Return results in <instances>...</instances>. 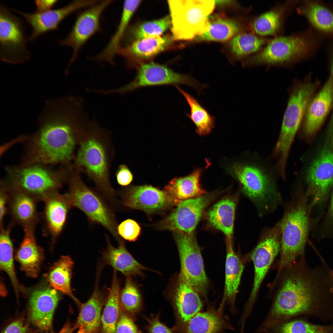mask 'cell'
<instances>
[{
    "label": "cell",
    "instance_id": "1",
    "mask_svg": "<svg viewBox=\"0 0 333 333\" xmlns=\"http://www.w3.org/2000/svg\"><path fill=\"white\" fill-rule=\"evenodd\" d=\"M309 266L304 255L284 268L272 284L274 294L270 309L260 325L266 331L301 316L333 323V270L322 259Z\"/></svg>",
    "mask_w": 333,
    "mask_h": 333
},
{
    "label": "cell",
    "instance_id": "2",
    "mask_svg": "<svg viewBox=\"0 0 333 333\" xmlns=\"http://www.w3.org/2000/svg\"><path fill=\"white\" fill-rule=\"evenodd\" d=\"M81 99L69 96L47 101L36 131L28 138L20 164H66L71 159L76 133L88 116Z\"/></svg>",
    "mask_w": 333,
    "mask_h": 333
},
{
    "label": "cell",
    "instance_id": "3",
    "mask_svg": "<svg viewBox=\"0 0 333 333\" xmlns=\"http://www.w3.org/2000/svg\"><path fill=\"white\" fill-rule=\"evenodd\" d=\"M328 39L309 26L300 32L273 37L259 51L249 57L248 64L291 66L312 58Z\"/></svg>",
    "mask_w": 333,
    "mask_h": 333
},
{
    "label": "cell",
    "instance_id": "4",
    "mask_svg": "<svg viewBox=\"0 0 333 333\" xmlns=\"http://www.w3.org/2000/svg\"><path fill=\"white\" fill-rule=\"evenodd\" d=\"M5 171L6 177L1 183L43 202L59 192L68 177L66 169H54L41 163L7 166Z\"/></svg>",
    "mask_w": 333,
    "mask_h": 333
},
{
    "label": "cell",
    "instance_id": "5",
    "mask_svg": "<svg viewBox=\"0 0 333 333\" xmlns=\"http://www.w3.org/2000/svg\"><path fill=\"white\" fill-rule=\"evenodd\" d=\"M308 212L306 196L295 195L286 208L279 222L282 238L277 274L304 255L309 228Z\"/></svg>",
    "mask_w": 333,
    "mask_h": 333
},
{
    "label": "cell",
    "instance_id": "6",
    "mask_svg": "<svg viewBox=\"0 0 333 333\" xmlns=\"http://www.w3.org/2000/svg\"><path fill=\"white\" fill-rule=\"evenodd\" d=\"M320 85L318 80L308 78L296 84L290 95L281 132L274 149L278 162L287 163L295 134L303 120L308 105Z\"/></svg>",
    "mask_w": 333,
    "mask_h": 333
},
{
    "label": "cell",
    "instance_id": "7",
    "mask_svg": "<svg viewBox=\"0 0 333 333\" xmlns=\"http://www.w3.org/2000/svg\"><path fill=\"white\" fill-rule=\"evenodd\" d=\"M168 2L173 39H192L207 30L209 15L216 5L215 0H170Z\"/></svg>",
    "mask_w": 333,
    "mask_h": 333
},
{
    "label": "cell",
    "instance_id": "8",
    "mask_svg": "<svg viewBox=\"0 0 333 333\" xmlns=\"http://www.w3.org/2000/svg\"><path fill=\"white\" fill-rule=\"evenodd\" d=\"M231 171L261 215L273 211L281 202V195L272 180L259 167L253 165L234 164Z\"/></svg>",
    "mask_w": 333,
    "mask_h": 333
},
{
    "label": "cell",
    "instance_id": "9",
    "mask_svg": "<svg viewBox=\"0 0 333 333\" xmlns=\"http://www.w3.org/2000/svg\"><path fill=\"white\" fill-rule=\"evenodd\" d=\"M4 4H0V60L13 65L29 61L31 53L22 19Z\"/></svg>",
    "mask_w": 333,
    "mask_h": 333
},
{
    "label": "cell",
    "instance_id": "10",
    "mask_svg": "<svg viewBox=\"0 0 333 333\" xmlns=\"http://www.w3.org/2000/svg\"><path fill=\"white\" fill-rule=\"evenodd\" d=\"M281 229L279 222L262 233L256 246L249 256L254 267V278L252 290L243 312L249 316L257 300L262 283L274 259L280 252Z\"/></svg>",
    "mask_w": 333,
    "mask_h": 333
},
{
    "label": "cell",
    "instance_id": "11",
    "mask_svg": "<svg viewBox=\"0 0 333 333\" xmlns=\"http://www.w3.org/2000/svg\"><path fill=\"white\" fill-rule=\"evenodd\" d=\"M306 194L312 199V206L326 199L333 187V127L328 126L322 148L307 171Z\"/></svg>",
    "mask_w": 333,
    "mask_h": 333
},
{
    "label": "cell",
    "instance_id": "12",
    "mask_svg": "<svg viewBox=\"0 0 333 333\" xmlns=\"http://www.w3.org/2000/svg\"><path fill=\"white\" fill-rule=\"evenodd\" d=\"M181 84L192 88L199 94L208 86L190 75L175 72L164 65L151 62L141 65L135 78L129 84L118 88L105 90V93L122 94L144 87Z\"/></svg>",
    "mask_w": 333,
    "mask_h": 333
},
{
    "label": "cell",
    "instance_id": "13",
    "mask_svg": "<svg viewBox=\"0 0 333 333\" xmlns=\"http://www.w3.org/2000/svg\"><path fill=\"white\" fill-rule=\"evenodd\" d=\"M65 195L71 207L81 210L90 220L103 226L118 239L117 224L112 212L78 176L71 177L68 192Z\"/></svg>",
    "mask_w": 333,
    "mask_h": 333
},
{
    "label": "cell",
    "instance_id": "14",
    "mask_svg": "<svg viewBox=\"0 0 333 333\" xmlns=\"http://www.w3.org/2000/svg\"><path fill=\"white\" fill-rule=\"evenodd\" d=\"M175 239L180 263L179 274L194 289L206 297L209 282L204 270L200 249L193 233L177 232Z\"/></svg>",
    "mask_w": 333,
    "mask_h": 333
},
{
    "label": "cell",
    "instance_id": "15",
    "mask_svg": "<svg viewBox=\"0 0 333 333\" xmlns=\"http://www.w3.org/2000/svg\"><path fill=\"white\" fill-rule=\"evenodd\" d=\"M114 1H99L88 7L78 15L71 31L63 39H59V44L70 47L72 53L66 72L76 60L80 50L94 35L101 29V18L105 10Z\"/></svg>",
    "mask_w": 333,
    "mask_h": 333
},
{
    "label": "cell",
    "instance_id": "16",
    "mask_svg": "<svg viewBox=\"0 0 333 333\" xmlns=\"http://www.w3.org/2000/svg\"><path fill=\"white\" fill-rule=\"evenodd\" d=\"M75 162L107 196L110 198L114 196V193L109 179L106 153L98 139L91 137L81 142Z\"/></svg>",
    "mask_w": 333,
    "mask_h": 333
},
{
    "label": "cell",
    "instance_id": "17",
    "mask_svg": "<svg viewBox=\"0 0 333 333\" xmlns=\"http://www.w3.org/2000/svg\"><path fill=\"white\" fill-rule=\"evenodd\" d=\"M99 1H73L59 9L41 12H27L15 8L12 10L22 17L31 27V31L28 40L32 42L49 31L58 30L61 23L70 15L79 10L91 6Z\"/></svg>",
    "mask_w": 333,
    "mask_h": 333
},
{
    "label": "cell",
    "instance_id": "18",
    "mask_svg": "<svg viewBox=\"0 0 333 333\" xmlns=\"http://www.w3.org/2000/svg\"><path fill=\"white\" fill-rule=\"evenodd\" d=\"M210 195L185 200L162 222L166 229L191 234L196 228L205 208L212 200Z\"/></svg>",
    "mask_w": 333,
    "mask_h": 333
},
{
    "label": "cell",
    "instance_id": "19",
    "mask_svg": "<svg viewBox=\"0 0 333 333\" xmlns=\"http://www.w3.org/2000/svg\"><path fill=\"white\" fill-rule=\"evenodd\" d=\"M300 1L278 2L266 11L252 17L249 23L250 32L266 37L283 35L286 20Z\"/></svg>",
    "mask_w": 333,
    "mask_h": 333
},
{
    "label": "cell",
    "instance_id": "20",
    "mask_svg": "<svg viewBox=\"0 0 333 333\" xmlns=\"http://www.w3.org/2000/svg\"><path fill=\"white\" fill-rule=\"evenodd\" d=\"M60 298L58 291L49 285L40 286L32 290L28 303L30 319L32 323L42 331L49 330Z\"/></svg>",
    "mask_w": 333,
    "mask_h": 333
},
{
    "label": "cell",
    "instance_id": "21",
    "mask_svg": "<svg viewBox=\"0 0 333 333\" xmlns=\"http://www.w3.org/2000/svg\"><path fill=\"white\" fill-rule=\"evenodd\" d=\"M173 302L176 319L177 333H185L192 318L201 311L203 303L199 294L179 274Z\"/></svg>",
    "mask_w": 333,
    "mask_h": 333
},
{
    "label": "cell",
    "instance_id": "22",
    "mask_svg": "<svg viewBox=\"0 0 333 333\" xmlns=\"http://www.w3.org/2000/svg\"><path fill=\"white\" fill-rule=\"evenodd\" d=\"M333 108V80L329 77L310 101L303 120V131L308 137L314 136Z\"/></svg>",
    "mask_w": 333,
    "mask_h": 333
},
{
    "label": "cell",
    "instance_id": "23",
    "mask_svg": "<svg viewBox=\"0 0 333 333\" xmlns=\"http://www.w3.org/2000/svg\"><path fill=\"white\" fill-rule=\"evenodd\" d=\"M8 195L7 213L12 223L18 224L23 230H34L39 221L38 212V201L30 195L22 191L6 187Z\"/></svg>",
    "mask_w": 333,
    "mask_h": 333
},
{
    "label": "cell",
    "instance_id": "24",
    "mask_svg": "<svg viewBox=\"0 0 333 333\" xmlns=\"http://www.w3.org/2000/svg\"><path fill=\"white\" fill-rule=\"evenodd\" d=\"M123 204L131 208L153 212L173 204L167 193L150 185L130 187L122 195Z\"/></svg>",
    "mask_w": 333,
    "mask_h": 333
},
{
    "label": "cell",
    "instance_id": "25",
    "mask_svg": "<svg viewBox=\"0 0 333 333\" xmlns=\"http://www.w3.org/2000/svg\"><path fill=\"white\" fill-rule=\"evenodd\" d=\"M295 10L306 18L309 27L328 39L333 38V3L322 0H301Z\"/></svg>",
    "mask_w": 333,
    "mask_h": 333
},
{
    "label": "cell",
    "instance_id": "26",
    "mask_svg": "<svg viewBox=\"0 0 333 333\" xmlns=\"http://www.w3.org/2000/svg\"><path fill=\"white\" fill-rule=\"evenodd\" d=\"M44 202V220L53 247L64 228L68 210L71 207L65 194L59 192L50 196Z\"/></svg>",
    "mask_w": 333,
    "mask_h": 333
},
{
    "label": "cell",
    "instance_id": "27",
    "mask_svg": "<svg viewBox=\"0 0 333 333\" xmlns=\"http://www.w3.org/2000/svg\"><path fill=\"white\" fill-rule=\"evenodd\" d=\"M22 241L18 249L15 258L20 269L31 278L37 277L44 259V251L37 243L35 230H24Z\"/></svg>",
    "mask_w": 333,
    "mask_h": 333
},
{
    "label": "cell",
    "instance_id": "28",
    "mask_svg": "<svg viewBox=\"0 0 333 333\" xmlns=\"http://www.w3.org/2000/svg\"><path fill=\"white\" fill-rule=\"evenodd\" d=\"M224 306L208 307L207 310L197 313L191 320L185 333H224L234 329L228 316L224 313Z\"/></svg>",
    "mask_w": 333,
    "mask_h": 333
},
{
    "label": "cell",
    "instance_id": "29",
    "mask_svg": "<svg viewBox=\"0 0 333 333\" xmlns=\"http://www.w3.org/2000/svg\"><path fill=\"white\" fill-rule=\"evenodd\" d=\"M232 241L227 240L224 293L221 304L227 302L232 314H236L235 307L236 297L244 269L242 260L234 251Z\"/></svg>",
    "mask_w": 333,
    "mask_h": 333
},
{
    "label": "cell",
    "instance_id": "30",
    "mask_svg": "<svg viewBox=\"0 0 333 333\" xmlns=\"http://www.w3.org/2000/svg\"><path fill=\"white\" fill-rule=\"evenodd\" d=\"M202 172V170L197 169L187 176L174 178L165 186L164 191L173 204L177 205L185 200L206 194L199 183Z\"/></svg>",
    "mask_w": 333,
    "mask_h": 333
},
{
    "label": "cell",
    "instance_id": "31",
    "mask_svg": "<svg viewBox=\"0 0 333 333\" xmlns=\"http://www.w3.org/2000/svg\"><path fill=\"white\" fill-rule=\"evenodd\" d=\"M102 255L104 261L106 264L128 277L140 274L143 270L146 269L133 257L121 241L118 247L116 248L108 240L107 249Z\"/></svg>",
    "mask_w": 333,
    "mask_h": 333
},
{
    "label": "cell",
    "instance_id": "32",
    "mask_svg": "<svg viewBox=\"0 0 333 333\" xmlns=\"http://www.w3.org/2000/svg\"><path fill=\"white\" fill-rule=\"evenodd\" d=\"M105 301L104 292L96 287L89 299L80 306L75 325L76 328L82 327L88 333H96L101 322V311Z\"/></svg>",
    "mask_w": 333,
    "mask_h": 333
},
{
    "label": "cell",
    "instance_id": "33",
    "mask_svg": "<svg viewBox=\"0 0 333 333\" xmlns=\"http://www.w3.org/2000/svg\"><path fill=\"white\" fill-rule=\"evenodd\" d=\"M74 264L69 256H62L50 267L46 277L50 286L69 296L80 306L81 304L74 295L71 287Z\"/></svg>",
    "mask_w": 333,
    "mask_h": 333
},
{
    "label": "cell",
    "instance_id": "34",
    "mask_svg": "<svg viewBox=\"0 0 333 333\" xmlns=\"http://www.w3.org/2000/svg\"><path fill=\"white\" fill-rule=\"evenodd\" d=\"M236 206L235 201L226 198L216 204L207 214L209 224L223 232L229 240L232 241L233 235Z\"/></svg>",
    "mask_w": 333,
    "mask_h": 333
},
{
    "label": "cell",
    "instance_id": "35",
    "mask_svg": "<svg viewBox=\"0 0 333 333\" xmlns=\"http://www.w3.org/2000/svg\"><path fill=\"white\" fill-rule=\"evenodd\" d=\"M10 223L8 227L0 228V267L9 276L15 294H26V289L19 283L15 273L13 258V246L10 237Z\"/></svg>",
    "mask_w": 333,
    "mask_h": 333
},
{
    "label": "cell",
    "instance_id": "36",
    "mask_svg": "<svg viewBox=\"0 0 333 333\" xmlns=\"http://www.w3.org/2000/svg\"><path fill=\"white\" fill-rule=\"evenodd\" d=\"M172 39L166 36L147 38L138 39L127 48L121 47L117 54L128 56L134 55L142 59H148L164 50L172 42Z\"/></svg>",
    "mask_w": 333,
    "mask_h": 333
},
{
    "label": "cell",
    "instance_id": "37",
    "mask_svg": "<svg viewBox=\"0 0 333 333\" xmlns=\"http://www.w3.org/2000/svg\"><path fill=\"white\" fill-rule=\"evenodd\" d=\"M114 270L113 280L101 317L102 333H116L121 306L120 286Z\"/></svg>",
    "mask_w": 333,
    "mask_h": 333
},
{
    "label": "cell",
    "instance_id": "38",
    "mask_svg": "<svg viewBox=\"0 0 333 333\" xmlns=\"http://www.w3.org/2000/svg\"><path fill=\"white\" fill-rule=\"evenodd\" d=\"M175 86L189 105L190 113H186V114L195 125L197 133L200 135L209 133L214 127L215 117L211 115L193 96L177 85Z\"/></svg>",
    "mask_w": 333,
    "mask_h": 333
},
{
    "label": "cell",
    "instance_id": "39",
    "mask_svg": "<svg viewBox=\"0 0 333 333\" xmlns=\"http://www.w3.org/2000/svg\"><path fill=\"white\" fill-rule=\"evenodd\" d=\"M266 333H333V323L319 325L306 318H294L278 324Z\"/></svg>",
    "mask_w": 333,
    "mask_h": 333
},
{
    "label": "cell",
    "instance_id": "40",
    "mask_svg": "<svg viewBox=\"0 0 333 333\" xmlns=\"http://www.w3.org/2000/svg\"><path fill=\"white\" fill-rule=\"evenodd\" d=\"M271 38L261 36L251 32L240 33L231 41L232 52L239 57L251 56L259 51Z\"/></svg>",
    "mask_w": 333,
    "mask_h": 333
},
{
    "label": "cell",
    "instance_id": "41",
    "mask_svg": "<svg viewBox=\"0 0 333 333\" xmlns=\"http://www.w3.org/2000/svg\"><path fill=\"white\" fill-rule=\"evenodd\" d=\"M240 30L236 22L229 19L219 18L210 21L207 30L195 38L197 41H225L238 34Z\"/></svg>",
    "mask_w": 333,
    "mask_h": 333
},
{
    "label": "cell",
    "instance_id": "42",
    "mask_svg": "<svg viewBox=\"0 0 333 333\" xmlns=\"http://www.w3.org/2000/svg\"><path fill=\"white\" fill-rule=\"evenodd\" d=\"M132 17L131 14L128 12H124L122 13L117 29L108 44L101 53L91 57V59L107 62L112 65L115 64L114 57L120 47V41Z\"/></svg>",
    "mask_w": 333,
    "mask_h": 333
},
{
    "label": "cell",
    "instance_id": "43",
    "mask_svg": "<svg viewBox=\"0 0 333 333\" xmlns=\"http://www.w3.org/2000/svg\"><path fill=\"white\" fill-rule=\"evenodd\" d=\"M120 299L121 305L128 312L135 314L140 311L142 306L141 297L130 277L126 278L124 287L120 291Z\"/></svg>",
    "mask_w": 333,
    "mask_h": 333
},
{
    "label": "cell",
    "instance_id": "44",
    "mask_svg": "<svg viewBox=\"0 0 333 333\" xmlns=\"http://www.w3.org/2000/svg\"><path fill=\"white\" fill-rule=\"evenodd\" d=\"M171 22L170 15L161 19L146 22L140 25L134 32L138 39L161 36L171 27Z\"/></svg>",
    "mask_w": 333,
    "mask_h": 333
},
{
    "label": "cell",
    "instance_id": "45",
    "mask_svg": "<svg viewBox=\"0 0 333 333\" xmlns=\"http://www.w3.org/2000/svg\"><path fill=\"white\" fill-rule=\"evenodd\" d=\"M141 230L139 224L131 219L122 222L117 228L118 234L123 238L129 241L136 240L140 234Z\"/></svg>",
    "mask_w": 333,
    "mask_h": 333
},
{
    "label": "cell",
    "instance_id": "46",
    "mask_svg": "<svg viewBox=\"0 0 333 333\" xmlns=\"http://www.w3.org/2000/svg\"><path fill=\"white\" fill-rule=\"evenodd\" d=\"M116 333H141L133 320L122 312H120L117 324Z\"/></svg>",
    "mask_w": 333,
    "mask_h": 333
},
{
    "label": "cell",
    "instance_id": "47",
    "mask_svg": "<svg viewBox=\"0 0 333 333\" xmlns=\"http://www.w3.org/2000/svg\"><path fill=\"white\" fill-rule=\"evenodd\" d=\"M159 314L150 318H146L148 324L146 329L148 333H173L175 329V327L170 328L161 322L159 320Z\"/></svg>",
    "mask_w": 333,
    "mask_h": 333
},
{
    "label": "cell",
    "instance_id": "48",
    "mask_svg": "<svg viewBox=\"0 0 333 333\" xmlns=\"http://www.w3.org/2000/svg\"><path fill=\"white\" fill-rule=\"evenodd\" d=\"M2 333H37L23 320L17 319L8 325Z\"/></svg>",
    "mask_w": 333,
    "mask_h": 333
},
{
    "label": "cell",
    "instance_id": "49",
    "mask_svg": "<svg viewBox=\"0 0 333 333\" xmlns=\"http://www.w3.org/2000/svg\"><path fill=\"white\" fill-rule=\"evenodd\" d=\"M117 182L122 186L130 184L133 179V175L128 168L125 165H120L116 173Z\"/></svg>",
    "mask_w": 333,
    "mask_h": 333
},
{
    "label": "cell",
    "instance_id": "50",
    "mask_svg": "<svg viewBox=\"0 0 333 333\" xmlns=\"http://www.w3.org/2000/svg\"><path fill=\"white\" fill-rule=\"evenodd\" d=\"M8 195L6 188L1 185L0 191V227H3V220L7 213Z\"/></svg>",
    "mask_w": 333,
    "mask_h": 333
},
{
    "label": "cell",
    "instance_id": "51",
    "mask_svg": "<svg viewBox=\"0 0 333 333\" xmlns=\"http://www.w3.org/2000/svg\"><path fill=\"white\" fill-rule=\"evenodd\" d=\"M58 0H36L35 1L36 6L35 12H41L52 9L58 2Z\"/></svg>",
    "mask_w": 333,
    "mask_h": 333
},
{
    "label": "cell",
    "instance_id": "52",
    "mask_svg": "<svg viewBox=\"0 0 333 333\" xmlns=\"http://www.w3.org/2000/svg\"><path fill=\"white\" fill-rule=\"evenodd\" d=\"M328 67L330 72V75L333 80V55L331 56L328 59ZM330 122L333 123V108L330 120Z\"/></svg>",
    "mask_w": 333,
    "mask_h": 333
},
{
    "label": "cell",
    "instance_id": "53",
    "mask_svg": "<svg viewBox=\"0 0 333 333\" xmlns=\"http://www.w3.org/2000/svg\"><path fill=\"white\" fill-rule=\"evenodd\" d=\"M76 328L75 325L72 326L70 323L68 322L65 324L58 333H72L73 331Z\"/></svg>",
    "mask_w": 333,
    "mask_h": 333
},
{
    "label": "cell",
    "instance_id": "54",
    "mask_svg": "<svg viewBox=\"0 0 333 333\" xmlns=\"http://www.w3.org/2000/svg\"><path fill=\"white\" fill-rule=\"evenodd\" d=\"M328 216L331 220L333 221V192L328 211Z\"/></svg>",
    "mask_w": 333,
    "mask_h": 333
},
{
    "label": "cell",
    "instance_id": "55",
    "mask_svg": "<svg viewBox=\"0 0 333 333\" xmlns=\"http://www.w3.org/2000/svg\"><path fill=\"white\" fill-rule=\"evenodd\" d=\"M0 282V294L2 297H5L7 294V291L4 283L1 281Z\"/></svg>",
    "mask_w": 333,
    "mask_h": 333
},
{
    "label": "cell",
    "instance_id": "56",
    "mask_svg": "<svg viewBox=\"0 0 333 333\" xmlns=\"http://www.w3.org/2000/svg\"><path fill=\"white\" fill-rule=\"evenodd\" d=\"M76 333H88L85 330L83 327L79 328V330Z\"/></svg>",
    "mask_w": 333,
    "mask_h": 333
}]
</instances>
